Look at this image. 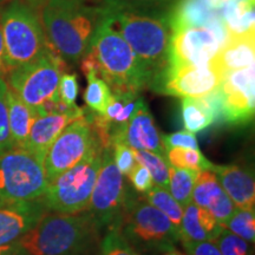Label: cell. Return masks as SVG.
I'll return each instance as SVG.
<instances>
[{"label": "cell", "mask_w": 255, "mask_h": 255, "mask_svg": "<svg viewBox=\"0 0 255 255\" xmlns=\"http://www.w3.org/2000/svg\"><path fill=\"white\" fill-rule=\"evenodd\" d=\"M38 9L50 46L68 65L87 55L107 17L100 0H44Z\"/></svg>", "instance_id": "6da1fadb"}, {"label": "cell", "mask_w": 255, "mask_h": 255, "mask_svg": "<svg viewBox=\"0 0 255 255\" xmlns=\"http://www.w3.org/2000/svg\"><path fill=\"white\" fill-rule=\"evenodd\" d=\"M98 63V76L107 83L116 98L129 102L150 83L135 52L105 17L96 31L90 49Z\"/></svg>", "instance_id": "7a4b0ae2"}, {"label": "cell", "mask_w": 255, "mask_h": 255, "mask_svg": "<svg viewBox=\"0 0 255 255\" xmlns=\"http://www.w3.org/2000/svg\"><path fill=\"white\" fill-rule=\"evenodd\" d=\"M170 15L171 13L107 11L111 24L141 62L150 83L149 88L169 66Z\"/></svg>", "instance_id": "3957f363"}, {"label": "cell", "mask_w": 255, "mask_h": 255, "mask_svg": "<svg viewBox=\"0 0 255 255\" xmlns=\"http://www.w3.org/2000/svg\"><path fill=\"white\" fill-rule=\"evenodd\" d=\"M98 231L88 212H47L13 245L18 255H82L90 247Z\"/></svg>", "instance_id": "277c9868"}, {"label": "cell", "mask_w": 255, "mask_h": 255, "mask_svg": "<svg viewBox=\"0 0 255 255\" xmlns=\"http://www.w3.org/2000/svg\"><path fill=\"white\" fill-rule=\"evenodd\" d=\"M5 62L8 73L52 49L38 13L25 0H9L0 8Z\"/></svg>", "instance_id": "5b68a950"}, {"label": "cell", "mask_w": 255, "mask_h": 255, "mask_svg": "<svg viewBox=\"0 0 255 255\" xmlns=\"http://www.w3.org/2000/svg\"><path fill=\"white\" fill-rule=\"evenodd\" d=\"M115 227L132 248L168 251L180 241V233L163 213L143 196L128 195Z\"/></svg>", "instance_id": "8992f818"}, {"label": "cell", "mask_w": 255, "mask_h": 255, "mask_svg": "<svg viewBox=\"0 0 255 255\" xmlns=\"http://www.w3.org/2000/svg\"><path fill=\"white\" fill-rule=\"evenodd\" d=\"M105 146L98 142L77 164L47 184L43 201L49 212L79 214L88 210Z\"/></svg>", "instance_id": "52a82bcc"}, {"label": "cell", "mask_w": 255, "mask_h": 255, "mask_svg": "<svg viewBox=\"0 0 255 255\" xmlns=\"http://www.w3.org/2000/svg\"><path fill=\"white\" fill-rule=\"evenodd\" d=\"M68 64L52 49L39 58L12 70L7 77V87L27 105L37 116L43 113L50 101L58 97V87Z\"/></svg>", "instance_id": "ba28073f"}, {"label": "cell", "mask_w": 255, "mask_h": 255, "mask_svg": "<svg viewBox=\"0 0 255 255\" xmlns=\"http://www.w3.org/2000/svg\"><path fill=\"white\" fill-rule=\"evenodd\" d=\"M46 188L44 162L37 156L20 148L0 155V200H39Z\"/></svg>", "instance_id": "9c48e42d"}, {"label": "cell", "mask_w": 255, "mask_h": 255, "mask_svg": "<svg viewBox=\"0 0 255 255\" xmlns=\"http://www.w3.org/2000/svg\"><path fill=\"white\" fill-rule=\"evenodd\" d=\"M227 38L219 17L210 26H171L169 66L205 65L218 55Z\"/></svg>", "instance_id": "30bf717a"}, {"label": "cell", "mask_w": 255, "mask_h": 255, "mask_svg": "<svg viewBox=\"0 0 255 255\" xmlns=\"http://www.w3.org/2000/svg\"><path fill=\"white\" fill-rule=\"evenodd\" d=\"M124 177L115 164L113 145L105 146L87 210L98 229L110 227L119 219L129 195V187Z\"/></svg>", "instance_id": "8fae6325"}, {"label": "cell", "mask_w": 255, "mask_h": 255, "mask_svg": "<svg viewBox=\"0 0 255 255\" xmlns=\"http://www.w3.org/2000/svg\"><path fill=\"white\" fill-rule=\"evenodd\" d=\"M101 142L89 122L88 115L70 123L55 139L44 158L47 184L55 181Z\"/></svg>", "instance_id": "7c38bea8"}, {"label": "cell", "mask_w": 255, "mask_h": 255, "mask_svg": "<svg viewBox=\"0 0 255 255\" xmlns=\"http://www.w3.org/2000/svg\"><path fill=\"white\" fill-rule=\"evenodd\" d=\"M223 78L225 75L212 60L205 65L168 66L150 89L174 97L197 98L215 91Z\"/></svg>", "instance_id": "4fadbf2b"}, {"label": "cell", "mask_w": 255, "mask_h": 255, "mask_svg": "<svg viewBox=\"0 0 255 255\" xmlns=\"http://www.w3.org/2000/svg\"><path fill=\"white\" fill-rule=\"evenodd\" d=\"M255 66L237 70L225 76L219 87L221 122L229 126H247L254 119Z\"/></svg>", "instance_id": "5bb4252c"}, {"label": "cell", "mask_w": 255, "mask_h": 255, "mask_svg": "<svg viewBox=\"0 0 255 255\" xmlns=\"http://www.w3.org/2000/svg\"><path fill=\"white\" fill-rule=\"evenodd\" d=\"M110 139L111 145L114 143H124L133 150L152 151L164 157L167 155L161 133L143 98L137 100L135 113L126 126L111 128Z\"/></svg>", "instance_id": "9a60e30c"}, {"label": "cell", "mask_w": 255, "mask_h": 255, "mask_svg": "<svg viewBox=\"0 0 255 255\" xmlns=\"http://www.w3.org/2000/svg\"><path fill=\"white\" fill-rule=\"evenodd\" d=\"M49 212L43 199L0 200V247L12 245Z\"/></svg>", "instance_id": "2e32d148"}, {"label": "cell", "mask_w": 255, "mask_h": 255, "mask_svg": "<svg viewBox=\"0 0 255 255\" xmlns=\"http://www.w3.org/2000/svg\"><path fill=\"white\" fill-rule=\"evenodd\" d=\"M85 113L84 108L75 105L63 111L39 115L32 123L24 149L44 162L47 150L59 133L73 121L84 116Z\"/></svg>", "instance_id": "e0dca14e"}, {"label": "cell", "mask_w": 255, "mask_h": 255, "mask_svg": "<svg viewBox=\"0 0 255 255\" xmlns=\"http://www.w3.org/2000/svg\"><path fill=\"white\" fill-rule=\"evenodd\" d=\"M191 202L209 212L221 226L237 208L220 186L218 178L212 170L199 171L191 194Z\"/></svg>", "instance_id": "ac0fdd59"}, {"label": "cell", "mask_w": 255, "mask_h": 255, "mask_svg": "<svg viewBox=\"0 0 255 255\" xmlns=\"http://www.w3.org/2000/svg\"><path fill=\"white\" fill-rule=\"evenodd\" d=\"M212 171L237 208L254 209L255 181L251 170L235 164H214Z\"/></svg>", "instance_id": "d6986e66"}, {"label": "cell", "mask_w": 255, "mask_h": 255, "mask_svg": "<svg viewBox=\"0 0 255 255\" xmlns=\"http://www.w3.org/2000/svg\"><path fill=\"white\" fill-rule=\"evenodd\" d=\"M255 34L247 32L242 34L227 33L225 44L219 50L212 62L223 75L254 65Z\"/></svg>", "instance_id": "ffe728a7"}, {"label": "cell", "mask_w": 255, "mask_h": 255, "mask_svg": "<svg viewBox=\"0 0 255 255\" xmlns=\"http://www.w3.org/2000/svg\"><path fill=\"white\" fill-rule=\"evenodd\" d=\"M222 226L207 210L193 202L183 208L181 220L180 241L184 244L213 241L221 231Z\"/></svg>", "instance_id": "44dd1931"}, {"label": "cell", "mask_w": 255, "mask_h": 255, "mask_svg": "<svg viewBox=\"0 0 255 255\" xmlns=\"http://www.w3.org/2000/svg\"><path fill=\"white\" fill-rule=\"evenodd\" d=\"M8 128L13 148L24 149L28 133L37 115L11 89H7Z\"/></svg>", "instance_id": "7402d4cb"}, {"label": "cell", "mask_w": 255, "mask_h": 255, "mask_svg": "<svg viewBox=\"0 0 255 255\" xmlns=\"http://www.w3.org/2000/svg\"><path fill=\"white\" fill-rule=\"evenodd\" d=\"M220 17L202 0H180L170 15L171 26H210Z\"/></svg>", "instance_id": "603a6c76"}, {"label": "cell", "mask_w": 255, "mask_h": 255, "mask_svg": "<svg viewBox=\"0 0 255 255\" xmlns=\"http://www.w3.org/2000/svg\"><path fill=\"white\" fill-rule=\"evenodd\" d=\"M222 20L226 31L231 34L254 32V1L251 0H229L223 5Z\"/></svg>", "instance_id": "cb8c5ba5"}, {"label": "cell", "mask_w": 255, "mask_h": 255, "mask_svg": "<svg viewBox=\"0 0 255 255\" xmlns=\"http://www.w3.org/2000/svg\"><path fill=\"white\" fill-rule=\"evenodd\" d=\"M107 11L171 13L180 0H100Z\"/></svg>", "instance_id": "d4e9b609"}, {"label": "cell", "mask_w": 255, "mask_h": 255, "mask_svg": "<svg viewBox=\"0 0 255 255\" xmlns=\"http://www.w3.org/2000/svg\"><path fill=\"white\" fill-rule=\"evenodd\" d=\"M142 196L146 202L150 203L152 207H155L161 213H163L180 233L183 207H181L180 203L171 196L170 191L165 188L154 186L145 194H142Z\"/></svg>", "instance_id": "484cf974"}, {"label": "cell", "mask_w": 255, "mask_h": 255, "mask_svg": "<svg viewBox=\"0 0 255 255\" xmlns=\"http://www.w3.org/2000/svg\"><path fill=\"white\" fill-rule=\"evenodd\" d=\"M197 175H199V171L196 170L178 169L169 165L168 190L183 208L191 202V194H193Z\"/></svg>", "instance_id": "4316f807"}, {"label": "cell", "mask_w": 255, "mask_h": 255, "mask_svg": "<svg viewBox=\"0 0 255 255\" xmlns=\"http://www.w3.org/2000/svg\"><path fill=\"white\" fill-rule=\"evenodd\" d=\"M88 87L84 92V102L92 113L104 115L108 105L114 100L110 88L96 72L85 76Z\"/></svg>", "instance_id": "83f0119b"}, {"label": "cell", "mask_w": 255, "mask_h": 255, "mask_svg": "<svg viewBox=\"0 0 255 255\" xmlns=\"http://www.w3.org/2000/svg\"><path fill=\"white\" fill-rule=\"evenodd\" d=\"M167 161L170 167L178 169H190V170L202 171L212 170L214 164L202 155L199 149L171 148L167 150Z\"/></svg>", "instance_id": "f1b7e54d"}, {"label": "cell", "mask_w": 255, "mask_h": 255, "mask_svg": "<svg viewBox=\"0 0 255 255\" xmlns=\"http://www.w3.org/2000/svg\"><path fill=\"white\" fill-rule=\"evenodd\" d=\"M133 156L137 163L148 169L155 186L169 187V163L164 156L146 150H133Z\"/></svg>", "instance_id": "f546056e"}, {"label": "cell", "mask_w": 255, "mask_h": 255, "mask_svg": "<svg viewBox=\"0 0 255 255\" xmlns=\"http://www.w3.org/2000/svg\"><path fill=\"white\" fill-rule=\"evenodd\" d=\"M223 227L251 244L255 241V209L235 208Z\"/></svg>", "instance_id": "4dcf8cb0"}, {"label": "cell", "mask_w": 255, "mask_h": 255, "mask_svg": "<svg viewBox=\"0 0 255 255\" xmlns=\"http://www.w3.org/2000/svg\"><path fill=\"white\" fill-rule=\"evenodd\" d=\"M213 242L221 255H253V244L233 234L223 226Z\"/></svg>", "instance_id": "1f68e13d"}, {"label": "cell", "mask_w": 255, "mask_h": 255, "mask_svg": "<svg viewBox=\"0 0 255 255\" xmlns=\"http://www.w3.org/2000/svg\"><path fill=\"white\" fill-rule=\"evenodd\" d=\"M7 89V83L4 78L0 77V155L13 148L8 128L7 98H6Z\"/></svg>", "instance_id": "d6a6232c"}, {"label": "cell", "mask_w": 255, "mask_h": 255, "mask_svg": "<svg viewBox=\"0 0 255 255\" xmlns=\"http://www.w3.org/2000/svg\"><path fill=\"white\" fill-rule=\"evenodd\" d=\"M133 253L135 250L121 233L115 227H109V232L102 241V255H133Z\"/></svg>", "instance_id": "836d02e7"}, {"label": "cell", "mask_w": 255, "mask_h": 255, "mask_svg": "<svg viewBox=\"0 0 255 255\" xmlns=\"http://www.w3.org/2000/svg\"><path fill=\"white\" fill-rule=\"evenodd\" d=\"M79 94L78 75L76 72H65L60 78L58 87V97L63 104L72 107L76 105Z\"/></svg>", "instance_id": "e575fe53"}, {"label": "cell", "mask_w": 255, "mask_h": 255, "mask_svg": "<svg viewBox=\"0 0 255 255\" xmlns=\"http://www.w3.org/2000/svg\"><path fill=\"white\" fill-rule=\"evenodd\" d=\"M113 154L115 164H116L117 169H119L121 174L127 176L136 163L132 149L127 144H124V143H114Z\"/></svg>", "instance_id": "d590c367"}, {"label": "cell", "mask_w": 255, "mask_h": 255, "mask_svg": "<svg viewBox=\"0 0 255 255\" xmlns=\"http://www.w3.org/2000/svg\"><path fill=\"white\" fill-rule=\"evenodd\" d=\"M162 142L165 148V151L171 148H183V149H199L195 133L189 131H177L170 135H161Z\"/></svg>", "instance_id": "8d00e7d4"}, {"label": "cell", "mask_w": 255, "mask_h": 255, "mask_svg": "<svg viewBox=\"0 0 255 255\" xmlns=\"http://www.w3.org/2000/svg\"><path fill=\"white\" fill-rule=\"evenodd\" d=\"M127 177L129 178V181L131 182L133 188H135V190L141 194H145L146 191H149L155 186L148 169L143 167L142 164L137 163V162L131 170L129 171V174L127 175Z\"/></svg>", "instance_id": "74e56055"}, {"label": "cell", "mask_w": 255, "mask_h": 255, "mask_svg": "<svg viewBox=\"0 0 255 255\" xmlns=\"http://www.w3.org/2000/svg\"><path fill=\"white\" fill-rule=\"evenodd\" d=\"M187 255H221L219 248L213 241L193 242V244H184Z\"/></svg>", "instance_id": "f35d334b"}, {"label": "cell", "mask_w": 255, "mask_h": 255, "mask_svg": "<svg viewBox=\"0 0 255 255\" xmlns=\"http://www.w3.org/2000/svg\"><path fill=\"white\" fill-rule=\"evenodd\" d=\"M8 70L6 66L5 62V47H4V39H2V32H1V24H0V77L2 76H7Z\"/></svg>", "instance_id": "ab89813d"}, {"label": "cell", "mask_w": 255, "mask_h": 255, "mask_svg": "<svg viewBox=\"0 0 255 255\" xmlns=\"http://www.w3.org/2000/svg\"><path fill=\"white\" fill-rule=\"evenodd\" d=\"M0 255H18V252L15 250L14 245L12 244L0 247Z\"/></svg>", "instance_id": "60d3db41"}, {"label": "cell", "mask_w": 255, "mask_h": 255, "mask_svg": "<svg viewBox=\"0 0 255 255\" xmlns=\"http://www.w3.org/2000/svg\"><path fill=\"white\" fill-rule=\"evenodd\" d=\"M25 1L27 2V4H30L32 7L33 8H36V9H38L40 7V5H41V2L44 1V0H25Z\"/></svg>", "instance_id": "b9f144b4"}, {"label": "cell", "mask_w": 255, "mask_h": 255, "mask_svg": "<svg viewBox=\"0 0 255 255\" xmlns=\"http://www.w3.org/2000/svg\"><path fill=\"white\" fill-rule=\"evenodd\" d=\"M163 255H183L181 252H178L177 250H175V248H171V250H168L165 251V253Z\"/></svg>", "instance_id": "7bdbcfd3"}, {"label": "cell", "mask_w": 255, "mask_h": 255, "mask_svg": "<svg viewBox=\"0 0 255 255\" xmlns=\"http://www.w3.org/2000/svg\"><path fill=\"white\" fill-rule=\"evenodd\" d=\"M133 255H138V254H137V253H136V252H135V253H133Z\"/></svg>", "instance_id": "ee69618b"}, {"label": "cell", "mask_w": 255, "mask_h": 255, "mask_svg": "<svg viewBox=\"0 0 255 255\" xmlns=\"http://www.w3.org/2000/svg\"><path fill=\"white\" fill-rule=\"evenodd\" d=\"M251 1H254V0H251Z\"/></svg>", "instance_id": "f6af8a7d"}, {"label": "cell", "mask_w": 255, "mask_h": 255, "mask_svg": "<svg viewBox=\"0 0 255 255\" xmlns=\"http://www.w3.org/2000/svg\"><path fill=\"white\" fill-rule=\"evenodd\" d=\"M0 1H1V0H0Z\"/></svg>", "instance_id": "bcb514c9"}]
</instances>
